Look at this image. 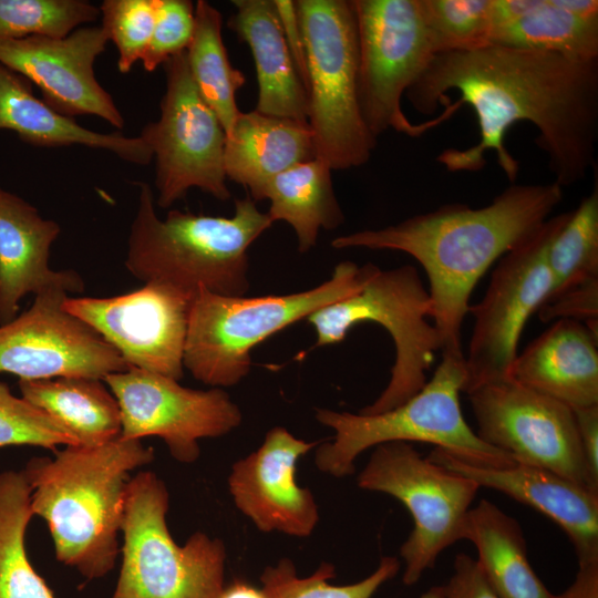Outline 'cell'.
I'll list each match as a JSON object with an SVG mask.
<instances>
[{"label": "cell", "mask_w": 598, "mask_h": 598, "mask_svg": "<svg viewBox=\"0 0 598 598\" xmlns=\"http://www.w3.org/2000/svg\"><path fill=\"white\" fill-rule=\"evenodd\" d=\"M68 291L50 287L31 307L0 326V372L20 380L84 377L103 380L131 367L84 321L68 312Z\"/></svg>", "instance_id": "2e32d148"}, {"label": "cell", "mask_w": 598, "mask_h": 598, "mask_svg": "<svg viewBox=\"0 0 598 598\" xmlns=\"http://www.w3.org/2000/svg\"><path fill=\"white\" fill-rule=\"evenodd\" d=\"M420 598H445V587L433 586L427 591H425Z\"/></svg>", "instance_id": "bcb514c9"}, {"label": "cell", "mask_w": 598, "mask_h": 598, "mask_svg": "<svg viewBox=\"0 0 598 598\" xmlns=\"http://www.w3.org/2000/svg\"><path fill=\"white\" fill-rule=\"evenodd\" d=\"M432 302L419 271L411 265L379 270L359 291L307 317L317 347L344 340L362 322H375L391 336L395 361L391 378L375 401L359 413L377 414L401 405L426 383V371L441 350L434 324L427 321Z\"/></svg>", "instance_id": "9c48e42d"}, {"label": "cell", "mask_w": 598, "mask_h": 598, "mask_svg": "<svg viewBox=\"0 0 598 598\" xmlns=\"http://www.w3.org/2000/svg\"><path fill=\"white\" fill-rule=\"evenodd\" d=\"M274 4L283 31L288 49L296 63L299 75L306 86L307 64L302 32L297 14L295 1L274 0ZM307 90V87H306Z\"/></svg>", "instance_id": "ab89813d"}, {"label": "cell", "mask_w": 598, "mask_h": 598, "mask_svg": "<svg viewBox=\"0 0 598 598\" xmlns=\"http://www.w3.org/2000/svg\"><path fill=\"white\" fill-rule=\"evenodd\" d=\"M355 14L362 118L378 138L389 130L410 137L423 135L444 120L414 124L401 101L433 58L420 0H352Z\"/></svg>", "instance_id": "8fae6325"}, {"label": "cell", "mask_w": 598, "mask_h": 598, "mask_svg": "<svg viewBox=\"0 0 598 598\" xmlns=\"http://www.w3.org/2000/svg\"><path fill=\"white\" fill-rule=\"evenodd\" d=\"M543 3L544 0H491V32L517 22Z\"/></svg>", "instance_id": "b9f144b4"}, {"label": "cell", "mask_w": 598, "mask_h": 598, "mask_svg": "<svg viewBox=\"0 0 598 598\" xmlns=\"http://www.w3.org/2000/svg\"><path fill=\"white\" fill-rule=\"evenodd\" d=\"M21 396L71 432L82 446L121 435L118 403L103 380L60 377L19 380Z\"/></svg>", "instance_id": "4316f807"}, {"label": "cell", "mask_w": 598, "mask_h": 598, "mask_svg": "<svg viewBox=\"0 0 598 598\" xmlns=\"http://www.w3.org/2000/svg\"><path fill=\"white\" fill-rule=\"evenodd\" d=\"M33 457L22 473L31 511L47 523L58 560L89 579L113 569L130 472L154 460L141 440L121 435L96 446L68 445Z\"/></svg>", "instance_id": "3957f363"}, {"label": "cell", "mask_w": 598, "mask_h": 598, "mask_svg": "<svg viewBox=\"0 0 598 598\" xmlns=\"http://www.w3.org/2000/svg\"><path fill=\"white\" fill-rule=\"evenodd\" d=\"M573 411L585 461L592 480L598 483V405Z\"/></svg>", "instance_id": "60d3db41"}, {"label": "cell", "mask_w": 598, "mask_h": 598, "mask_svg": "<svg viewBox=\"0 0 598 598\" xmlns=\"http://www.w3.org/2000/svg\"><path fill=\"white\" fill-rule=\"evenodd\" d=\"M567 213L550 216L502 256L484 297L470 306L475 321L465 357L464 392L509 378L523 329L550 292L547 247Z\"/></svg>", "instance_id": "4fadbf2b"}, {"label": "cell", "mask_w": 598, "mask_h": 598, "mask_svg": "<svg viewBox=\"0 0 598 598\" xmlns=\"http://www.w3.org/2000/svg\"><path fill=\"white\" fill-rule=\"evenodd\" d=\"M227 27L252 54L256 111L308 123V93L288 49L274 0H234Z\"/></svg>", "instance_id": "603a6c76"}, {"label": "cell", "mask_w": 598, "mask_h": 598, "mask_svg": "<svg viewBox=\"0 0 598 598\" xmlns=\"http://www.w3.org/2000/svg\"><path fill=\"white\" fill-rule=\"evenodd\" d=\"M563 199V187L511 184L488 205L447 204L380 229L339 236L336 249L399 250L425 270L442 354L464 355L462 327L475 285L507 251L533 234Z\"/></svg>", "instance_id": "7a4b0ae2"}, {"label": "cell", "mask_w": 598, "mask_h": 598, "mask_svg": "<svg viewBox=\"0 0 598 598\" xmlns=\"http://www.w3.org/2000/svg\"><path fill=\"white\" fill-rule=\"evenodd\" d=\"M0 130H10L21 141L38 147L83 145L112 152L121 159L145 166L153 158L140 137L120 132L100 133L89 130L72 117L52 110L32 92V84L0 63Z\"/></svg>", "instance_id": "d4e9b609"}, {"label": "cell", "mask_w": 598, "mask_h": 598, "mask_svg": "<svg viewBox=\"0 0 598 598\" xmlns=\"http://www.w3.org/2000/svg\"><path fill=\"white\" fill-rule=\"evenodd\" d=\"M107 42L102 27H81L61 39H2L0 63L35 84L42 101L55 112L72 118L95 115L123 128L121 111L94 72Z\"/></svg>", "instance_id": "ac0fdd59"}, {"label": "cell", "mask_w": 598, "mask_h": 598, "mask_svg": "<svg viewBox=\"0 0 598 598\" xmlns=\"http://www.w3.org/2000/svg\"><path fill=\"white\" fill-rule=\"evenodd\" d=\"M551 3L570 14L582 18H598L597 0H550Z\"/></svg>", "instance_id": "ee69618b"}, {"label": "cell", "mask_w": 598, "mask_h": 598, "mask_svg": "<svg viewBox=\"0 0 598 598\" xmlns=\"http://www.w3.org/2000/svg\"><path fill=\"white\" fill-rule=\"evenodd\" d=\"M221 25V13L209 2L198 0L195 4V30L186 55L200 96L217 115L227 136L240 113L236 93L246 79L229 61Z\"/></svg>", "instance_id": "f1b7e54d"}, {"label": "cell", "mask_w": 598, "mask_h": 598, "mask_svg": "<svg viewBox=\"0 0 598 598\" xmlns=\"http://www.w3.org/2000/svg\"><path fill=\"white\" fill-rule=\"evenodd\" d=\"M434 54L489 44L491 0H420Z\"/></svg>", "instance_id": "e575fe53"}, {"label": "cell", "mask_w": 598, "mask_h": 598, "mask_svg": "<svg viewBox=\"0 0 598 598\" xmlns=\"http://www.w3.org/2000/svg\"><path fill=\"white\" fill-rule=\"evenodd\" d=\"M317 442H307L282 426L269 430L262 444L236 461L228 487L236 507L264 533L309 536L319 522L318 505L296 481L299 458Z\"/></svg>", "instance_id": "d6986e66"}, {"label": "cell", "mask_w": 598, "mask_h": 598, "mask_svg": "<svg viewBox=\"0 0 598 598\" xmlns=\"http://www.w3.org/2000/svg\"><path fill=\"white\" fill-rule=\"evenodd\" d=\"M217 598H266L262 590L249 584L234 581L228 587H224Z\"/></svg>", "instance_id": "f6af8a7d"}, {"label": "cell", "mask_w": 598, "mask_h": 598, "mask_svg": "<svg viewBox=\"0 0 598 598\" xmlns=\"http://www.w3.org/2000/svg\"><path fill=\"white\" fill-rule=\"evenodd\" d=\"M556 598H598V564L578 566L575 580Z\"/></svg>", "instance_id": "7bdbcfd3"}, {"label": "cell", "mask_w": 598, "mask_h": 598, "mask_svg": "<svg viewBox=\"0 0 598 598\" xmlns=\"http://www.w3.org/2000/svg\"><path fill=\"white\" fill-rule=\"evenodd\" d=\"M163 69L166 89L159 118L146 124L140 134L155 158V204L168 208L192 187L228 200L226 133L192 79L186 51L169 58Z\"/></svg>", "instance_id": "7c38bea8"}, {"label": "cell", "mask_w": 598, "mask_h": 598, "mask_svg": "<svg viewBox=\"0 0 598 598\" xmlns=\"http://www.w3.org/2000/svg\"><path fill=\"white\" fill-rule=\"evenodd\" d=\"M361 489L400 501L413 518V529L400 547L404 585L416 584L463 528L480 486L472 480L422 456L411 443L375 446L357 478Z\"/></svg>", "instance_id": "30bf717a"}, {"label": "cell", "mask_w": 598, "mask_h": 598, "mask_svg": "<svg viewBox=\"0 0 598 598\" xmlns=\"http://www.w3.org/2000/svg\"><path fill=\"white\" fill-rule=\"evenodd\" d=\"M445 587V598H498L486 581L476 559L456 555L453 574Z\"/></svg>", "instance_id": "f35d334b"}, {"label": "cell", "mask_w": 598, "mask_h": 598, "mask_svg": "<svg viewBox=\"0 0 598 598\" xmlns=\"http://www.w3.org/2000/svg\"><path fill=\"white\" fill-rule=\"evenodd\" d=\"M489 44L546 51L579 62L598 61V18H582L550 0L517 22L493 30Z\"/></svg>", "instance_id": "4dcf8cb0"}, {"label": "cell", "mask_w": 598, "mask_h": 598, "mask_svg": "<svg viewBox=\"0 0 598 598\" xmlns=\"http://www.w3.org/2000/svg\"><path fill=\"white\" fill-rule=\"evenodd\" d=\"M551 289L547 297L598 280V179L567 213L547 247Z\"/></svg>", "instance_id": "1f68e13d"}, {"label": "cell", "mask_w": 598, "mask_h": 598, "mask_svg": "<svg viewBox=\"0 0 598 598\" xmlns=\"http://www.w3.org/2000/svg\"><path fill=\"white\" fill-rule=\"evenodd\" d=\"M194 295L168 283L146 282L120 296L66 297L63 307L103 337L131 368L179 381Z\"/></svg>", "instance_id": "e0dca14e"}, {"label": "cell", "mask_w": 598, "mask_h": 598, "mask_svg": "<svg viewBox=\"0 0 598 598\" xmlns=\"http://www.w3.org/2000/svg\"><path fill=\"white\" fill-rule=\"evenodd\" d=\"M448 91L461 95L448 104L455 111L463 104L473 109L480 141L467 148L443 151L437 161L447 171L478 172L486 164L485 153L493 151L514 184L519 163L505 138L512 125L525 121L538 131L536 143L561 187L581 182L596 166L598 61L488 44L435 55L405 94L417 112L429 115Z\"/></svg>", "instance_id": "6da1fadb"}, {"label": "cell", "mask_w": 598, "mask_h": 598, "mask_svg": "<svg viewBox=\"0 0 598 598\" xmlns=\"http://www.w3.org/2000/svg\"><path fill=\"white\" fill-rule=\"evenodd\" d=\"M400 569L396 557L384 556L378 568L361 581L347 586H333L328 582L336 576L334 566L322 563L309 577L297 576L293 563L280 559L275 566L267 567L260 580L266 598H371L373 594Z\"/></svg>", "instance_id": "d6a6232c"}, {"label": "cell", "mask_w": 598, "mask_h": 598, "mask_svg": "<svg viewBox=\"0 0 598 598\" xmlns=\"http://www.w3.org/2000/svg\"><path fill=\"white\" fill-rule=\"evenodd\" d=\"M102 28L116 47L117 69L128 73L142 61L154 29L156 0H105L100 6Z\"/></svg>", "instance_id": "d590c367"}, {"label": "cell", "mask_w": 598, "mask_h": 598, "mask_svg": "<svg viewBox=\"0 0 598 598\" xmlns=\"http://www.w3.org/2000/svg\"><path fill=\"white\" fill-rule=\"evenodd\" d=\"M368 262H339L331 278L300 292L228 297L198 286L192 299L184 368L213 388L239 383L251 365L254 347L320 308L359 291L378 271Z\"/></svg>", "instance_id": "5b68a950"}, {"label": "cell", "mask_w": 598, "mask_h": 598, "mask_svg": "<svg viewBox=\"0 0 598 598\" xmlns=\"http://www.w3.org/2000/svg\"><path fill=\"white\" fill-rule=\"evenodd\" d=\"M60 225L43 218L37 207L0 187V326L18 316L27 295L50 287L68 292L84 291V281L75 270L50 267L52 244Z\"/></svg>", "instance_id": "44dd1931"}, {"label": "cell", "mask_w": 598, "mask_h": 598, "mask_svg": "<svg viewBox=\"0 0 598 598\" xmlns=\"http://www.w3.org/2000/svg\"><path fill=\"white\" fill-rule=\"evenodd\" d=\"M315 157L308 123L240 111L226 136L224 166L227 179L244 186L256 202L271 178Z\"/></svg>", "instance_id": "cb8c5ba5"}, {"label": "cell", "mask_w": 598, "mask_h": 598, "mask_svg": "<svg viewBox=\"0 0 598 598\" xmlns=\"http://www.w3.org/2000/svg\"><path fill=\"white\" fill-rule=\"evenodd\" d=\"M136 184L138 202L124 260L128 272L145 283H168L192 295L203 286L216 295L244 296L249 289L248 249L272 225L249 194L235 200L230 217L171 209L161 219L151 185Z\"/></svg>", "instance_id": "277c9868"}, {"label": "cell", "mask_w": 598, "mask_h": 598, "mask_svg": "<svg viewBox=\"0 0 598 598\" xmlns=\"http://www.w3.org/2000/svg\"><path fill=\"white\" fill-rule=\"evenodd\" d=\"M476 434L516 463L555 472L598 493L568 405L513 379L483 384L467 393Z\"/></svg>", "instance_id": "5bb4252c"}, {"label": "cell", "mask_w": 598, "mask_h": 598, "mask_svg": "<svg viewBox=\"0 0 598 598\" xmlns=\"http://www.w3.org/2000/svg\"><path fill=\"white\" fill-rule=\"evenodd\" d=\"M465 377V355L443 354L433 377L399 406L377 414L317 409L316 419L334 431L332 441L316 451L317 467L334 477L351 475L359 454L389 442L430 443L473 465L515 463L485 443L465 421L460 404Z\"/></svg>", "instance_id": "8992f818"}, {"label": "cell", "mask_w": 598, "mask_h": 598, "mask_svg": "<svg viewBox=\"0 0 598 598\" xmlns=\"http://www.w3.org/2000/svg\"><path fill=\"white\" fill-rule=\"evenodd\" d=\"M441 466L528 505L557 524L573 544L578 566L598 564V493L555 472L523 463L473 465L434 447Z\"/></svg>", "instance_id": "ffe728a7"}, {"label": "cell", "mask_w": 598, "mask_h": 598, "mask_svg": "<svg viewBox=\"0 0 598 598\" xmlns=\"http://www.w3.org/2000/svg\"><path fill=\"white\" fill-rule=\"evenodd\" d=\"M302 32L308 124L316 157L332 171L364 165L377 138L361 115L355 14L348 0H296Z\"/></svg>", "instance_id": "52a82bcc"}, {"label": "cell", "mask_w": 598, "mask_h": 598, "mask_svg": "<svg viewBox=\"0 0 598 598\" xmlns=\"http://www.w3.org/2000/svg\"><path fill=\"white\" fill-rule=\"evenodd\" d=\"M30 496L22 471L0 473V598H55L27 555Z\"/></svg>", "instance_id": "f546056e"}, {"label": "cell", "mask_w": 598, "mask_h": 598, "mask_svg": "<svg viewBox=\"0 0 598 598\" xmlns=\"http://www.w3.org/2000/svg\"><path fill=\"white\" fill-rule=\"evenodd\" d=\"M33 445L56 450L60 445H79L75 436L58 421L22 396L11 393L0 382V446Z\"/></svg>", "instance_id": "8d00e7d4"}, {"label": "cell", "mask_w": 598, "mask_h": 598, "mask_svg": "<svg viewBox=\"0 0 598 598\" xmlns=\"http://www.w3.org/2000/svg\"><path fill=\"white\" fill-rule=\"evenodd\" d=\"M121 412V436H158L171 455L193 463L198 440L223 436L241 423V411L220 388L194 390L168 377L130 368L103 379Z\"/></svg>", "instance_id": "9a60e30c"}, {"label": "cell", "mask_w": 598, "mask_h": 598, "mask_svg": "<svg viewBox=\"0 0 598 598\" xmlns=\"http://www.w3.org/2000/svg\"><path fill=\"white\" fill-rule=\"evenodd\" d=\"M195 30V4L189 0H156V17L143 68L153 72L187 50Z\"/></svg>", "instance_id": "74e56055"}, {"label": "cell", "mask_w": 598, "mask_h": 598, "mask_svg": "<svg viewBox=\"0 0 598 598\" xmlns=\"http://www.w3.org/2000/svg\"><path fill=\"white\" fill-rule=\"evenodd\" d=\"M169 496L156 474L131 478L121 530L122 567L112 598H217L224 588L223 542L202 532L184 546L169 534Z\"/></svg>", "instance_id": "ba28073f"}, {"label": "cell", "mask_w": 598, "mask_h": 598, "mask_svg": "<svg viewBox=\"0 0 598 598\" xmlns=\"http://www.w3.org/2000/svg\"><path fill=\"white\" fill-rule=\"evenodd\" d=\"M100 14V8L85 0H0V40L65 38Z\"/></svg>", "instance_id": "836d02e7"}, {"label": "cell", "mask_w": 598, "mask_h": 598, "mask_svg": "<svg viewBox=\"0 0 598 598\" xmlns=\"http://www.w3.org/2000/svg\"><path fill=\"white\" fill-rule=\"evenodd\" d=\"M598 334L559 319L517 354L509 378L571 409L598 405Z\"/></svg>", "instance_id": "7402d4cb"}, {"label": "cell", "mask_w": 598, "mask_h": 598, "mask_svg": "<svg viewBox=\"0 0 598 598\" xmlns=\"http://www.w3.org/2000/svg\"><path fill=\"white\" fill-rule=\"evenodd\" d=\"M331 172L315 157L278 174L262 192V199L270 202L268 216L292 227L301 254L317 244L320 229L331 230L344 221Z\"/></svg>", "instance_id": "83f0119b"}, {"label": "cell", "mask_w": 598, "mask_h": 598, "mask_svg": "<svg viewBox=\"0 0 598 598\" xmlns=\"http://www.w3.org/2000/svg\"><path fill=\"white\" fill-rule=\"evenodd\" d=\"M477 551V564L498 598H556L534 571L519 523L487 499L467 513L462 540Z\"/></svg>", "instance_id": "484cf974"}]
</instances>
